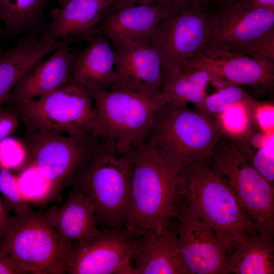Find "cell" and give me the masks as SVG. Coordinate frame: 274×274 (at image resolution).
Here are the masks:
<instances>
[{
	"mask_svg": "<svg viewBox=\"0 0 274 274\" xmlns=\"http://www.w3.org/2000/svg\"><path fill=\"white\" fill-rule=\"evenodd\" d=\"M208 160L259 231L274 234V186L252 165L231 134L225 131L222 134Z\"/></svg>",
	"mask_w": 274,
	"mask_h": 274,
	"instance_id": "8992f818",
	"label": "cell"
},
{
	"mask_svg": "<svg viewBox=\"0 0 274 274\" xmlns=\"http://www.w3.org/2000/svg\"><path fill=\"white\" fill-rule=\"evenodd\" d=\"M114 48L117 81L113 87L151 97L160 95L163 64L157 49L145 39Z\"/></svg>",
	"mask_w": 274,
	"mask_h": 274,
	"instance_id": "5bb4252c",
	"label": "cell"
},
{
	"mask_svg": "<svg viewBox=\"0 0 274 274\" xmlns=\"http://www.w3.org/2000/svg\"><path fill=\"white\" fill-rule=\"evenodd\" d=\"M0 253L32 273H64L57 229L50 213H35L13 218L0 240Z\"/></svg>",
	"mask_w": 274,
	"mask_h": 274,
	"instance_id": "30bf717a",
	"label": "cell"
},
{
	"mask_svg": "<svg viewBox=\"0 0 274 274\" xmlns=\"http://www.w3.org/2000/svg\"><path fill=\"white\" fill-rule=\"evenodd\" d=\"M209 15L192 4L174 9L145 38L158 50L163 76L181 70L203 51L209 42Z\"/></svg>",
	"mask_w": 274,
	"mask_h": 274,
	"instance_id": "8fae6325",
	"label": "cell"
},
{
	"mask_svg": "<svg viewBox=\"0 0 274 274\" xmlns=\"http://www.w3.org/2000/svg\"><path fill=\"white\" fill-rule=\"evenodd\" d=\"M192 4L197 5L196 0H159L158 3V5L169 7L173 9Z\"/></svg>",
	"mask_w": 274,
	"mask_h": 274,
	"instance_id": "836d02e7",
	"label": "cell"
},
{
	"mask_svg": "<svg viewBox=\"0 0 274 274\" xmlns=\"http://www.w3.org/2000/svg\"><path fill=\"white\" fill-rule=\"evenodd\" d=\"M238 104H244L252 110L263 106L248 94L237 85H229L207 95L195 110L207 115L219 118L229 107Z\"/></svg>",
	"mask_w": 274,
	"mask_h": 274,
	"instance_id": "d4e9b609",
	"label": "cell"
},
{
	"mask_svg": "<svg viewBox=\"0 0 274 274\" xmlns=\"http://www.w3.org/2000/svg\"><path fill=\"white\" fill-rule=\"evenodd\" d=\"M177 192L188 208L213 229L227 256L259 232L207 159L194 161L182 169Z\"/></svg>",
	"mask_w": 274,
	"mask_h": 274,
	"instance_id": "6da1fadb",
	"label": "cell"
},
{
	"mask_svg": "<svg viewBox=\"0 0 274 274\" xmlns=\"http://www.w3.org/2000/svg\"><path fill=\"white\" fill-rule=\"evenodd\" d=\"M114 0H66L60 8L48 13L52 20L50 38L59 40L73 36L89 41L97 33L98 26Z\"/></svg>",
	"mask_w": 274,
	"mask_h": 274,
	"instance_id": "44dd1931",
	"label": "cell"
},
{
	"mask_svg": "<svg viewBox=\"0 0 274 274\" xmlns=\"http://www.w3.org/2000/svg\"><path fill=\"white\" fill-rule=\"evenodd\" d=\"M49 213L58 232L61 260L70 245L99 230L93 204L87 196L76 190L69 193L60 207Z\"/></svg>",
	"mask_w": 274,
	"mask_h": 274,
	"instance_id": "7402d4cb",
	"label": "cell"
},
{
	"mask_svg": "<svg viewBox=\"0 0 274 274\" xmlns=\"http://www.w3.org/2000/svg\"><path fill=\"white\" fill-rule=\"evenodd\" d=\"M87 88L96 111L92 136L113 140L125 152L145 143L157 111L166 103L161 94L151 97L113 87Z\"/></svg>",
	"mask_w": 274,
	"mask_h": 274,
	"instance_id": "5b68a950",
	"label": "cell"
},
{
	"mask_svg": "<svg viewBox=\"0 0 274 274\" xmlns=\"http://www.w3.org/2000/svg\"><path fill=\"white\" fill-rule=\"evenodd\" d=\"M115 4L145 5H158L159 0H114Z\"/></svg>",
	"mask_w": 274,
	"mask_h": 274,
	"instance_id": "e575fe53",
	"label": "cell"
},
{
	"mask_svg": "<svg viewBox=\"0 0 274 274\" xmlns=\"http://www.w3.org/2000/svg\"><path fill=\"white\" fill-rule=\"evenodd\" d=\"M225 131L219 118L165 103L157 111L145 143L181 170L194 161L209 160Z\"/></svg>",
	"mask_w": 274,
	"mask_h": 274,
	"instance_id": "277c9868",
	"label": "cell"
},
{
	"mask_svg": "<svg viewBox=\"0 0 274 274\" xmlns=\"http://www.w3.org/2000/svg\"><path fill=\"white\" fill-rule=\"evenodd\" d=\"M174 9L160 5L114 3L106 12L98 26L99 33L113 46L147 37Z\"/></svg>",
	"mask_w": 274,
	"mask_h": 274,
	"instance_id": "ac0fdd59",
	"label": "cell"
},
{
	"mask_svg": "<svg viewBox=\"0 0 274 274\" xmlns=\"http://www.w3.org/2000/svg\"><path fill=\"white\" fill-rule=\"evenodd\" d=\"M20 273L27 272L12 258L0 253V274Z\"/></svg>",
	"mask_w": 274,
	"mask_h": 274,
	"instance_id": "1f68e13d",
	"label": "cell"
},
{
	"mask_svg": "<svg viewBox=\"0 0 274 274\" xmlns=\"http://www.w3.org/2000/svg\"><path fill=\"white\" fill-rule=\"evenodd\" d=\"M208 0H196V4L199 6H202L204 4L206 3Z\"/></svg>",
	"mask_w": 274,
	"mask_h": 274,
	"instance_id": "8d00e7d4",
	"label": "cell"
},
{
	"mask_svg": "<svg viewBox=\"0 0 274 274\" xmlns=\"http://www.w3.org/2000/svg\"><path fill=\"white\" fill-rule=\"evenodd\" d=\"M3 33H4V31H3V28L0 29V37H2Z\"/></svg>",
	"mask_w": 274,
	"mask_h": 274,
	"instance_id": "ab89813d",
	"label": "cell"
},
{
	"mask_svg": "<svg viewBox=\"0 0 274 274\" xmlns=\"http://www.w3.org/2000/svg\"><path fill=\"white\" fill-rule=\"evenodd\" d=\"M26 159L23 141L8 136L0 141V166L8 169H20Z\"/></svg>",
	"mask_w": 274,
	"mask_h": 274,
	"instance_id": "83f0119b",
	"label": "cell"
},
{
	"mask_svg": "<svg viewBox=\"0 0 274 274\" xmlns=\"http://www.w3.org/2000/svg\"><path fill=\"white\" fill-rule=\"evenodd\" d=\"M0 192L7 206L17 216L32 211L26 203L19 188L17 177L10 169L0 166Z\"/></svg>",
	"mask_w": 274,
	"mask_h": 274,
	"instance_id": "4316f807",
	"label": "cell"
},
{
	"mask_svg": "<svg viewBox=\"0 0 274 274\" xmlns=\"http://www.w3.org/2000/svg\"><path fill=\"white\" fill-rule=\"evenodd\" d=\"M172 219L163 227L147 229L135 237V274H188L180 256L178 223Z\"/></svg>",
	"mask_w": 274,
	"mask_h": 274,
	"instance_id": "2e32d148",
	"label": "cell"
},
{
	"mask_svg": "<svg viewBox=\"0 0 274 274\" xmlns=\"http://www.w3.org/2000/svg\"><path fill=\"white\" fill-rule=\"evenodd\" d=\"M173 217L178 223L180 258L188 274H228L226 254L213 229L177 195Z\"/></svg>",
	"mask_w": 274,
	"mask_h": 274,
	"instance_id": "4fadbf2b",
	"label": "cell"
},
{
	"mask_svg": "<svg viewBox=\"0 0 274 274\" xmlns=\"http://www.w3.org/2000/svg\"><path fill=\"white\" fill-rule=\"evenodd\" d=\"M237 145L254 168L271 185L274 186L273 155L264 148H261L256 152H253L242 140L237 142Z\"/></svg>",
	"mask_w": 274,
	"mask_h": 274,
	"instance_id": "f1b7e54d",
	"label": "cell"
},
{
	"mask_svg": "<svg viewBox=\"0 0 274 274\" xmlns=\"http://www.w3.org/2000/svg\"><path fill=\"white\" fill-rule=\"evenodd\" d=\"M254 4L274 10V0H251Z\"/></svg>",
	"mask_w": 274,
	"mask_h": 274,
	"instance_id": "d590c367",
	"label": "cell"
},
{
	"mask_svg": "<svg viewBox=\"0 0 274 274\" xmlns=\"http://www.w3.org/2000/svg\"><path fill=\"white\" fill-rule=\"evenodd\" d=\"M273 235L258 232L227 256L231 273H274Z\"/></svg>",
	"mask_w": 274,
	"mask_h": 274,
	"instance_id": "cb8c5ba5",
	"label": "cell"
},
{
	"mask_svg": "<svg viewBox=\"0 0 274 274\" xmlns=\"http://www.w3.org/2000/svg\"><path fill=\"white\" fill-rule=\"evenodd\" d=\"M88 89L68 83L30 102L13 109L26 131L65 132L68 135H92L96 111Z\"/></svg>",
	"mask_w": 274,
	"mask_h": 274,
	"instance_id": "ba28073f",
	"label": "cell"
},
{
	"mask_svg": "<svg viewBox=\"0 0 274 274\" xmlns=\"http://www.w3.org/2000/svg\"><path fill=\"white\" fill-rule=\"evenodd\" d=\"M22 141L26 150L22 168L33 167L55 192L73 182L92 155L98 139L37 131H26Z\"/></svg>",
	"mask_w": 274,
	"mask_h": 274,
	"instance_id": "9c48e42d",
	"label": "cell"
},
{
	"mask_svg": "<svg viewBox=\"0 0 274 274\" xmlns=\"http://www.w3.org/2000/svg\"><path fill=\"white\" fill-rule=\"evenodd\" d=\"M66 0H57L58 3L61 6Z\"/></svg>",
	"mask_w": 274,
	"mask_h": 274,
	"instance_id": "f35d334b",
	"label": "cell"
},
{
	"mask_svg": "<svg viewBox=\"0 0 274 274\" xmlns=\"http://www.w3.org/2000/svg\"><path fill=\"white\" fill-rule=\"evenodd\" d=\"M181 169L147 143L136 147L125 229L134 237L173 217Z\"/></svg>",
	"mask_w": 274,
	"mask_h": 274,
	"instance_id": "3957f363",
	"label": "cell"
},
{
	"mask_svg": "<svg viewBox=\"0 0 274 274\" xmlns=\"http://www.w3.org/2000/svg\"><path fill=\"white\" fill-rule=\"evenodd\" d=\"M69 38L52 39L47 33L41 38L35 36L21 37L11 48L0 49V107L19 79L38 61L65 44Z\"/></svg>",
	"mask_w": 274,
	"mask_h": 274,
	"instance_id": "d6986e66",
	"label": "cell"
},
{
	"mask_svg": "<svg viewBox=\"0 0 274 274\" xmlns=\"http://www.w3.org/2000/svg\"><path fill=\"white\" fill-rule=\"evenodd\" d=\"M207 46L232 51L273 63L274 10L251 0H237L209 15Z\"/></svg>",
	"mask_w": 274,
	"mask_h": 274,
	"instance_id": "52a82bcc",
	"label": "cell"
},
{
	"mask_svg": "<svg viewBox=\"0 0 274 274\" xmlns=\"http://www.w3.org/2000/svg\"><path fill=\"white\" fill-rule=\"evenodd\" d=\"M20 120L18 114L13 109L0 107V141L17 129Z\"/></svg>",
	"mask_w": 274,
	"mask_h": 274,
	"instance_id": "4dcf8cb0",
	"label": "cell"
},
{
	"mask_svg": "<svg viewBox=\"0 0 274 274\" xmlns=\"http://www.w3.org/2000/svg\"><path fill=\"white\" fill-rule=\"evenodd\" d=\"M221 1L224 4V5H226L231 4L232 2H235L237 0H221Z\"/></svg>",
	"mask_w": 274,
	"mask_h": 274,
	"instance_id": "74e56055",
	"label": "cell"
},
{
	"mask_svg": "<svg viewBox=\"0 0 274 274\" xmlns=\"http://www.w3.org/2000/svg\"><path fill=\"white\" fill-rule=\"evenodd\" d=\"M84 49L73 51L71 83L106 90L116 83L114 50L109 40L98 33Z\"/></svg>",
	"mask_w": 274,
	"mask_h": 274,
	"instance_id": "ffe728a7",
	"label": "cell"
},
{
	"mask_svg": "<svg viewBox=\"0 0 274 274\" xmlns=\"http://www.w3.org/2000/svg\"><path fill=\"white\" fill-rule=\"evenodd\" d=\"M135 237L125 228L107 227L74 243L61 257L64 273L135 274L132 264Z\"/></svg>",
	"mask_w": 274,
	"mask_h": 274,
	"instance_id": "7c38bea8",
	"label": "cell"
},
{
	"mask_svg": "<svg viewBox=\"0 0 274 274\" xmlns=\"http://www.w3.org/2000/svg\"><path fill=\"white\" fill-rule=\"evenodd\" d=\"M12 219L6 212L0 198V240L5 235Z\"/></svg>",
	"mask_w": 274,
	"mask_h": 274,
	"instance_id": "d6a6232c",
	"label": "cell"
},
{
	"mask_svg": "<svg viewBox=\"0 0 274 274\" xmlns=\"http://www.w3.org/2000/svg\"><path fill=\"white\" fill-rule=\"evenodd\" d=\"M49 0H0V21L5 41L25 36L41 38L48 33L51 24L44 14Z\"/></svg>",
	"mask_w": 274,
	"mask_h": 274,
	"instance_id": "603a6c76",
	"label": "cell"
},
{
	"mask_svg": "<svg viewBox=\"0 0 274 274\" xmlns=\"http://www.w3.org/2000/svg\"><path fill=\"white\" fill-rule=\"evenodd\" d=\"M200 69L234 85L271 87L274 64L244 54L207 46L180 70Z\"/></svg>",
	"mask_w": 274,
	"mask_h": 274,
	"instance_id": "9a60e30c",
	"label": "cell"
},
{
	"mask_svg": "<svg viewBox=\"0 0 274 274\" xmlns=\"http://www.w3.org/2000/svg\"><path fill=\"white\" fill-rule=\"evenodd\" d=\"M160 94L166 103L177 107L196 105L207 95L206 90L195 86L180 70L164 76Z\"/></svg>",
	"mask_w": 274,
	"mask_h": 274,
	"instance_id": "484cf974",
	"label": "cell"
},
{
	"mask_svg": "<svg viewBox=\"0 0 274 274\" xmlns=\"http://www.w3.org/2000/svg\"><path fill=\"white\" fill-rule=\"evenodd\" d=\"M136 147L124 152L109 138L98 139L88 162L73 183L93 204L99 221L124 229L127 223Z\"/></svg>",
	"mask_w": 274,
	"mask_h": 274,
	"instance_id": "7a4b0ae2",
	"label": "cell"
},
{
	"mask_svg": "<svg viewBox=\"0 0 274 274\" xmlns=\"http://www.w3.org/2000/svg\"><path fill=\"white\" fill-rule=\"evenodd\" d=\"M55 51L46 60L36 62L19 79L4 104L13 109L71 83L73 51L70 44Z\"/></svg>",
	"mask_w": 274,
	"mask_h": 274,
	"instance_id": "e0dca14e",
	"label": "cell"
},
{
	"mask_svg": "<svg viewBox=\"0 0 274 274\" xmlns=\"http://www.w3.org/2000/svg\"><path fill=\"white\" fill-rule=\"evenodd\" d=\"M252 110L242 104L233 105L227 109L219 118L225 131L237 134L248 127V113Z\"/></svg>",
	"mask_w": 274,
	"mask_h": 274,
	"instance_id": "f546056e",
	"label": "cell"
}]
</instances>
